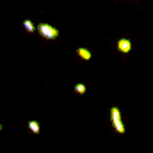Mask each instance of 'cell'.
I'll return each mask as SVG.
<instances>
[{"label": "cell", "instance_id": "1", "mask_svg": "<svg viewBox=\"0 0 153 153\" xmlns=\"http://www.w3.org/2000/svg\"><path fill=\"white\" fill-rule=\"evenodd\" d=\"M111 121H112V126H114L116 134H125V125H123V119H121V112L117 107L111 109Z\"/></svg>", "mask_w": 153, "mask_h": 153}, {"label": "cell", "instance_id": "2", "mask_svg": "<svg viewBox=\"0 0 153 153\" xmlns=\"http://www.w3.org/2000/svg\"><path fill=\"white\" fill-rule=\"evenodd\" d=\"M38 32L45 39H57L59 38V30H57L55 27H52V25H46V23H39Z\"/></svg>", "mask_w": 153, "mask_h": 153}, {"label": "cell", "instance_id": "3", "mask_svg": "<svg viewBox=\"0 0 153 153\" xmlns=\"http://www.w3.org/2000/svg\"><path fill=\"white\" fill-rule=\"evenodd\" d=\"M116 46H117V50H119L121 53H128V52H132V41H130V39H125V38L119 39Z\"/></svg>", "mask_w": 153, "mask_h": 153}, {"label": "cell", "instance_id": "4", "mask_svg": "<svg viewBox=\"0 0 153 153\" xmlns=\"http://www.w3.org/2000/svg\"><path fill=\"white\" fill-rule=\"evenodd\" d=\"M76 55L84 61H91V52L85 50V48H76Z\"/></svg>", "mask_w": 153, "mask_h": 153}, {"label": "cell", "instance_id": "5", "mask_svg": "<svg viewBox=\"0 0 153 153\" xmlns=\"http://www.w3.org/2000/svg\"><path fill=\"white\" fill-rule=\"evenodd\" d=\"M29 130L32 132V134H39V130H41V126H39V123L36 119H32V121H29Z\"/></svg>", "mask_w": 153, "mask_h": 153}, {"label": "cell", "instance_id": "6", "mask_svg": "<svg viewBox=\"0 0 153 153\" xmlns=\"http://www.w3.org/2000/svg\"><path fill=\"white\" fill-rule=\"evenodd\" d=\"M23 27H25V30L30 32V34H32L34 30H38V27H34V23H32L30 20H23Z\"/></svg>", "mask_w": 153, "mask_h": 153}, {"label": "cell", "instance_id": "7", "mask_svg": "<svg viewBox=\"0 0 153 153\" xmlns=\"http://www.w3.org/2000/svg\"><path fill=\"white\" fill-rule=\"evenodd\" d=\"M75 91L78 93V94H84V93H85V85H84V84H76Z\"/></svg>", "mask_w": 153, "mask_h": 153}, {"label": "cell", "instance_id": "8", "mask_svg": "<svg viewBox=\"0 0 153 153\" xmlns=\"http://www.w3.org/2000/svg\"><path fill=\"white\" fill-rule=\"evenodd\" d=\"M0 132H2V125H0Z\"/></svg>", "mask_w": 153, "mask_h": 153}]
</instances>
